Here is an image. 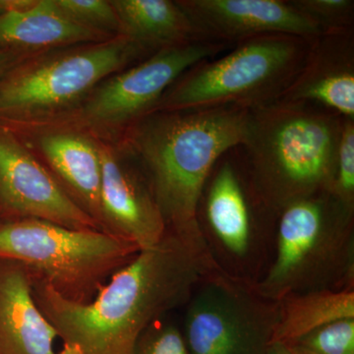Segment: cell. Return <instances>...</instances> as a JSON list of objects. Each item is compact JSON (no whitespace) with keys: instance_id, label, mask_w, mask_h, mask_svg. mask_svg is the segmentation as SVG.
<instances>
[{"instance_id":"obj_1","label":"cell","mask_w":354,"mask_h":354,"mask_svg":"<svg viewBox=\"0 0 354 354\" xmlns=\"http://www.w3.org/2000/svg\"><path fill=\"white\" fill-rule=\"evenodd\" d=\"M201 228L167 230L115 272L88 304L32 279V297L57 335L59 354H133L142 334L220 270Z\"/></svg>"},{"instance_id":"obj_2","label":"cell","mask_w":354,"mask_h":354,"mask_svg":"<svg viewBox=\"0 0 354 354\" xmlns=\"http://www.w3.org/2000/svg\"><path fill=\"white\" fill-rule=\"evenodd\" d=\"M250 125V109L237 106L156 111L123 135L120 140L145 172L167 230L201 228L198 209L209 174L225 153L245 145Z\"/></svg>"},{"instance_id":"obj_3","label":"cell","mask_w":354,"mask_h":354,"mask_svg":"<svg viewBox=\"0 0 354 354\" xmlns=\"http://www.w3.org/2000/svg\"><path fill=\"white\" fill-rule=\"evenodd\" d=\"M344 118L308 102L277 100L251 111L248 156L263 201L286 205L330 191Z\"/></svg>"},{"instance_id":"obj_4","label":"cell","mask_w":354,"mask_h":354,"mask_svg":"<svg viewBox=\"0 0 354 354\" xmlns=\"http://www.w3.org/2000/svg\"><path fill=\"white\" fill-rule=\"evenodd\" d=\"M311 41L290 35L239 41L223 57L208 58L186 70L152 113L223 106L253 111L271 104L281 99L297 75Z\"/></svg>"},{"instance_id":"obj_5","label":"cell","mask_w":354,"mask_h":354,"mask_svg":"<svg viewBox=\"0 0 354 354\" xmlns=\"http://www.w3.org/2000/svg\"><path fill=\"white\" fill-rule=\"evenodd\" d=\"M141 249L99 230H78L38 218L0 221V259L24 266L75 304L92 301Z\"/></svg>"},{"instance_id":"obj_6","label":"cell","mask_w":354,"mask_h":354,"mask_svg":"<svg viewBox=\"0 0 354 354\" xmlns=\"http://www.w3.org/2000/svg\"><path fill=\"white\" fill-rule=\"evenodd\" d=\"M150 55L122 36L37 53L0 78V122L64 115L106 77Z\"/></svg>"},{"instance_id":"obj_7","label":"cell","mask_w":354,"mask_h":354,"mask_svg":"<svg viewBox=\"0 0 354 354\" xmlns=\"http://www.w3.org/2000/svg\"><path fill=\"white\" fill-rule=\"evenodd\" d=\"M276 259L255 286L267 299L317 290L346 256L353 209L330 191L302 198L281 209Z\"/></svg>"},{"instance_id":"obj_8","label":"cell","mask_w":354,"mask_h":354,"mask_svg":"<svg viewBox=\"0 0 354 354\" xmlns=\"http://www.w3.org/2000/svg\"><path fill=\"white\" fill-rule=\"evenodd\" d=\"M227 44L196 41L165 48L97 84L70 113L48 120L71 123L95 138L115 142L150 114L167 88L193 65L227 48Z\"/></svg>"},{"instance_id":"obj_9","label":"cell","mask_w":354,"mask_h":354,"mask_svg":"<svg viewBox=\"0 0 354 354\" xmlns=\"http://www.w3.org/2000/svg\"><path fill=\"white\" fill-rule=\"evenodd\" d=\"M191 297L183 334L190 354H267L279 302L221 269L207 277Z\"/></svg>"},{"instance_id":"obj_10","label":"cell","mask_w":354,"mask_h":354,"mask_svg":"<svg viewBox=\"0 0 354 354\" xmlns=\"http://www.w3.org/2000/svg\"><path fill=\"white\" fill-rule=\"evenodd\" d=\"M99 144L100 228L141 250L156 245L167 227L141 165L122 140Z\"/></svg>"},{"instance_id":"obj_11","label":"cell","mask_w":354,"mask_h":354,"mask_svg":"<svg viewBox=\"0 0 354 354\" xmlns=\"http://www.w3.org/2000/svg\"><path fill=\"white\" fill-rule=\"evenodd\" d=\"M22 142L67 196L100 228L102 162L99 140L59 120L0 122ZM102 232V230H101Z\"/></svg>"},{"instance_id":"obj_12","label":"cell","mask_w":354,"mask_h":354,"mask_svg":"<svg viewBox=\"0 0 354 354\" xmlns=\"http://www.w3.org/2000/svg\"><path fill=\"white\" fill-rule=\"evenodd\" d=\"M23 218L53 221L78 230H99L31 151L0 125V221Z\"/></svg>"},{"instance_id":"obj_13","label":"cell","mask_w":354,"mask_h":354,"mask_svg":"<svg viewBox=\"0 0 354 354\" xmlns=\"http://www.w3.org/2000/svg\"><path fill=\"white\" fill-rule=\"evenodd\" d=\"M202 39L227 44L264 35H290L313 41L322 30L283 0H176Z\"/></svg>"},{"instance_id":"obj_14","label":"cell","mask_w":354,"mask_h":354,"mask_svg":"<svg viewBox=\"0 0 354 354\" xmlns=\"http://www.w3.org/2000/svg\"><path fill=\"white\" fill-rule=\"evenodd\" d=\"M281 99L312 102L354 120L353 29L323 32L313 39Z\"/></svg>"},{"instance_id":"obj_15","label":"cell","mask_w":354,"mask_h":354,"mask_svg":"<svg viewBox=\"0 0 354 354\" xmlns=\"http://www.w3.org/2000/svg\"><path fill=\"white\" fill-rule=\"evenodd\" d=\"M57 335L32 297L30 272L0 259V354H59Z\"/></svg>"},{"instance_id":"obj_16","label":"cell","mask_w":354,"mask_h":354,"mask_svg":"<svg viewBox=\"0 0 354 354\" xmlns=\"http://www.w3.org/2000/svg\"><path fill=\"white\" fill-rule=\"evenodd\" d=\"M111 39L74 24L53 0H35L27 8L0 16V51L39 53Z\"/></svg>"},{"instance_id":"obj_17","label":"cell","mask_w":354,"mask_h":354,"mask_svg":"<svg viewBox=\"0 0 354 354\" xmlns=\"http://www.w3.org/2000/svg\"><path fill=\"white\" fill-rule=\"evenodd\" d=\"M120 22L118 36L150 55L202 39L187 14L171 0H111Z\"/></svg>"},{"instance_id":"obj_18","label":"cell","mask_w":354,"mask_h":354,"mask_svg":"<svg viewBox=\"0 0 354 354\" xmlns=\"http://www.w3.org/2000/svg\"><path fill=\"white\" fill-rule=\"evenodd\" d=\"M279 304V320L272 342L293 344L328 324L354 319L353 290L307 291L288 295Z\"/></svg>"},{"instance_id":"obj_19","label":"cell","mask_w":354,"mask_h":354,"mask_svg":"<svg viewBox=\"0 0 354 354\" xmlns=\"http://www.w3.org/2000/svg\"><path fill=\"white\" fill-rule=\"evenodd\" d=\"M209 227L223 246L232 254L242 256L251 241V216L241 178L232 162L218 167L206 202Z\"/></svg>"},{"instance_id":"obj_20","label":"cell","mask_w":354,"mask_h":354,"mask_svg":"<svg viewBox=\"0 0 354 354\" xmlns=\"http://www.w3.org/2000/svg\"><path fill=\"white\" fill-rule=\"evenodd\" d=\"M55 6L74 24L114 38L120 32L118 14L111 0H53Z\"/></svg>"},{"instance_id":"obj_21","label":"cell","mask_w":354,"mask_h":354,"mask_svg":"<svg viewBox=\"0 0 354 354\" xmlns=\"http://www.w3.org/2000/svg\"><path fill=\"white\" fill-rule=\"evenodd\" d=\"M290 344L308 354H354V319L328 324Z\"/></svg>"},{"instance_id":"obj_22","label":"cell","mask_w":354,"mask_h":354,"mask_svg":"<svg viewBox=\"0 0 354 354\" xmlns=\"http://www.w3.org/2000/svg\"><path fill=\"white\" fill-rule=\"evenodd\" d=\"M330 192L348 208L354 206V120L344 118Z\"/></svg>"},{"instance_id":"obj_23","label":"cell","mask_w":354,"mask_h":354,"mask_svg":"<svg viewBox=\"0 0 354 354\" xmlns=\"http://www.w3.org/2000/svg\"><path fill=\"white\" fill-rule=\"evenodd\" d=\"M291 2L313 20L322 32L353 29V0H295Z\"/></svg>"},{"instance_id":"obj_24","label":"cell","mask_w":354,"mask_h":354,"mask_svg":"<svg viewBox=\"0 0 354 354\" xmlns=\"http://www.w3.org/2000/svg\"><path fill=\"white\" fill-rule=\"evenodd\" d=\"M133 354H190L181 330L157 321L142 334Z\"/></svg>"},{"instance_id":"obj_25","label":"cell","mask_w":354,"mask_h":354,"mask_svg":"<svg viewBox=\"0 0 354 354\" xmlns=\"http://www.w3.org/2000/svg\"><path fill=\"white\" fill-rule=\"evenodd\" d=\"M37 53H15V51H0V78L6 74L9 70L14 68L27 58Z\"/></svg>"},{"instance_id":"obj_26","label":"cell","mask_w":354,"mask_h":354,"mask_svg":"<svg viewBox=\"0 0 354 354\" xmlns=\"http://www.w3.org/2000/svg\"><path fill=\"white\" fill-rule=\"evenodd\" d=\"M35 0H0V16L14 10L27 8Z\"/></svg>"},{"instance_id":"obj_27","label":"cell","mask_w":354,"mask_h":354,"mask_svg":"<svg viewBox=\"0 0 354 354\" xmlns=\"http://www.w3.org/2000/svg\"><path fill=\"white\" fill-rule=\"evenodd\" d=\"M267 354H295V353L288 344L274 342L270 344Z\"/></svg>"},{"instance_id":"obj_28","label":"cell","mask_w":354,"mask_h":354,"mask_svg":"<svg viewBox=\"0 0 354 354\" xmlns=\"http://www.w3.org/2000/svg\"><path fill=\"white\" fill-rule=\"evenodd\" d=\"M288 346H290V348L292 349V351L295 353V354H308L305 353V351H301V349L297 348V346H292V344H288Z\"/></svg>"}]
</instances>
